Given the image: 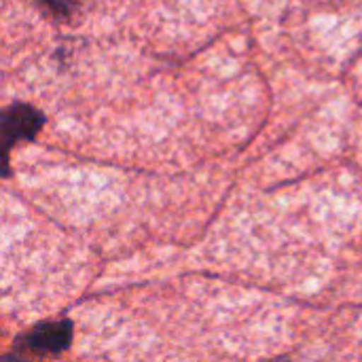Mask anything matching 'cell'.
Wrapping results in <instances>:
<instances>
[{"instance_id": "6da1fadb", "label": "cell", "mask_w": 362, "mask_h": 362, "mask_svg": "<svg viewBox=\"0 0 362 362\" xmlns=\"http://www.w3.org/2000/svg\"><path fill=\"white\" fill-rule=\"evenodd\" d=\"M45 125V115L23 102H15L2 110V142H4V176H8V148L15 142L34 140Z\"/></svg>"}, {"instance_id": "3957f363", "label": "cell", "mask_w": 362, "mask_h": 362, "mask_svg": "<svg viewBox=\"0 0 362 362\" xmlns=\"http://www.w3.org/2000/svg\"><path fill=\"white\" fill-rule=\"evenodd\" d=\"M55 19H70L74 13H76V8H78V4H81V0H38Z\"/></svg>"}, {"instance_id": "7a4b0ae2", "label": "cell", "mask_w": 362, "mask_h": 362, "mask_svg": "<svg viewBox=\"0 0 362 362\" xmlns=\"http://www.w3.org/2000/svg\"><path fill=\"white\" fill-rule=\"evenodd\" d=\"M72 344V322L57 320V322H42L30 329L23 337H19V350H28L38 356L59 354L68 350Z\"/></svg>"}]
</instances>
